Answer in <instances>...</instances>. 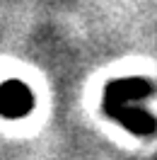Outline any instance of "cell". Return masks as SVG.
Returning a JSON list of instances; mask_svg holds the SVG:
<instances>
[{"label": "cell", "mask_w": 157, "mask_h": 160, "mask_svg": "<svg viewBox=\"0 0 157 160\" xmlns=\"http://www.w3.org/2000/svg\"><path fill=\"white\" fill-rule=\"evenodd\" d=\"M34 109V95L22 80H5L0 85V114L5 119H22Z\"/></svg>", "instance_id": "cell-1"}, {"label": "cell", "mask_w": 157, "mask_h": 160, "mask_svg": "<svg viewBox=\"0 0 157 160\" xmlns=\"http://www.w3.org/2000/svg\"><path fill=\"white\" fill-rule=\"evenodd\" d=\"M104 114L109 119L118 121L121 126H126L131 133L136 136H152L155 133V119L152 114H147L140 107H131L123 102H104Z\"/></svg>", "instance_id": "cell-2"}, {"label": "cell", "mask_w": 157, "mask_h": 160, "mask_svg": "<svg viewBox=\"0 0 157 160\" xmlns=\"http://www.w3.org/2000/svg\"><path fill=\"white\" fill-rule=\"evenodd\" d=\"M152 95V82L140 75L131 78H118L111 80L104 88V102H133V100H145Z\"/></svg>", "instance_id": "cell-3"}]
</instances>
